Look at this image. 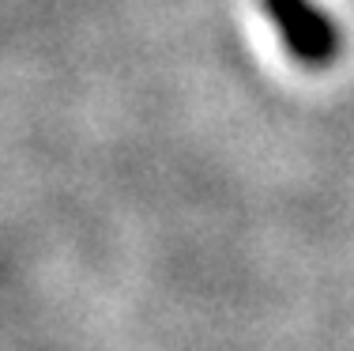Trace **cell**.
I'll use <instances>...</instances> for the list:
<instances>
[{"instance_id": "cell-1", "label": "cell", "mask_w": 354, "mask_h": 351, "mask_svg": "<svg viewBox=\"0 0 354 351\" xmlns=\"http://www.w3.org/2000/svg\"><path fill=\"white\" fill-rule=\"evenodd\" d=\"M260 8L275 23L286 53L294 61L320 69V64H332L339 57V49H343L339 23L324 8H317L313 0H260Z\"/></svg>"}]
</instances>
